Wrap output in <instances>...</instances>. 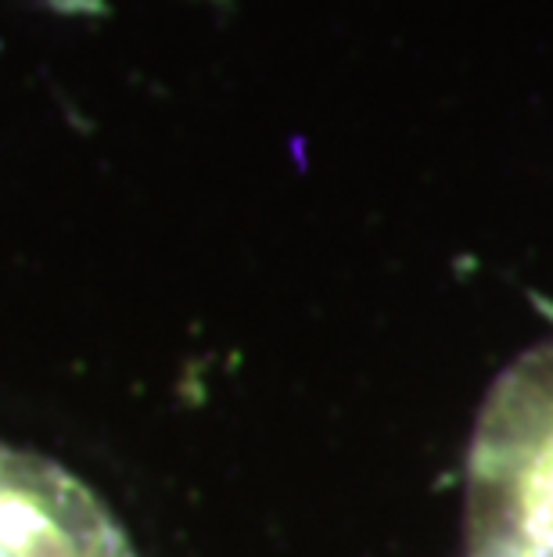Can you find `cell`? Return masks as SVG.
<instances>
[{
    "mask_svg": "<svg viewBox=\"0 0 553 557\" xmlns=\"http://www.w3.org/2000/svg\"><path fill=\"white\" fill-rule=\"evenodd\" d=\"M467 557H553V342L517 360L467 457Z\"/></svg>",
    "mask_w": 553,
    "mask_h": 557,
    "instance_id": "1",
    "label": "cell"
},
{
    "mask_svg": "<svg viewBox=\"0 0 553 557\" xmlns=\"http://www.w3.org/2000/svg\"><path fill=\"white\" fill-rule=\"evenodd\" d=\"M0 557H134L87 485L37 454L0 449Z\"/></svg>",
    "mask_w": 553,
    "mask_h": 557,
    "instance_id": "2",
    "label": "cell"
}]
</instances>
